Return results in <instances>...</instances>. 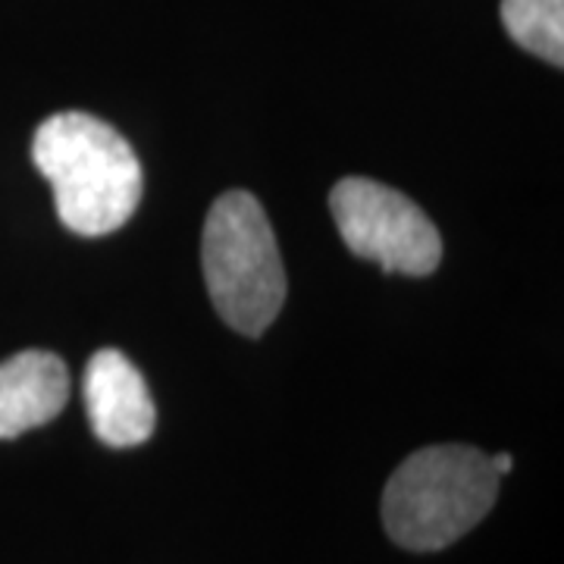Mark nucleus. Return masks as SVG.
Segmentation results:
<instances>
[{
	"mask_svg": "<svg viewBox=\"0 0 564 564\" xmlns=\"http://www.w3.org/2000/svg\"><path fill=\"white\" fill-rule=\"evenodd\" d=\"M489 462H492V467H496V474H499V477H505V474H511V467H514V462H511V455H492Z\"/></svg>",
	"mask_w": 564,
	"mask_h": 564,
	"instance_id": "obj_8",
	"label": "nucleus"
},
{
	"mask_svg": "<svg viewBox=\"0 0 564 564\" xmlns=\"http://www.w3.org/2000/svg\"><path fill=\"white\" fill-rule=\"evenodd\" d=\"M329 210L351 254L386 273L430 276L443 261V239L433 220L408 195L383 182L348 176L329 195Z\"/></svg>",
	"mask_w": 564,
	"mask_h": 564,
	"instance_id": "obj_4",
	"label": "nucleus"
},
{
	"mask_svg": "<svg viewBox=\"0 0 564 564\" xmlns=\"http://www.w3.org/2000/svg\"><path fill=\"white\" fill-rule=\"evenodd\" d=\"M202 267L210 302L242 336H261L280 317L285 270L273 226L251 192L220 195L202 239Z\"/></svg>",
	"mask_w": 564,
	"mask_h": 564,
	"instance_id": "obj_3",
	"label": "nucleus"
},
{
	"mask_svg": "<svg viewBox=\"0 0 564 564\" xmlns=\"http://www.w3.org/2000/svg\"><path fill=\"white\" fill-rule=\"evenodd\" d=\"M508 35L552 66L564 63V0H502Z\"/></svg>",
	"mask_w": 564,
	"mask_h": 564,
	"instance_id": "obj_7",
	"label": "nucleus"
},
{
	"mask_svg": "<svg viewBox=\"0 0 564 564\" xmlns=\"http://www.w3.org/2000/svg\"><path fill=\"white\" fill-rule=\"evenodd\" d=\"M499 474L480 448L430 445L399 464L383 492L389 536L411 552H436L484 521L499 496Z\"/></svg>",
	"mask_w": 564,
	"mask_h": 564,
	"instance_id": "obj_2",
	"label": "nucleus"
},
{
	"mask_svg": "<svg viewBox=\"0 0 564 564\" xmlns=\"http://www.w3.org/2000/svg\"><path fill=\"white\" fill-rule=\"evenodd\" d=\"M85 404L95 436L113 448H132L151 440L158 411L148 383L117 348H101L85 370Z\"/></svg>",
	"mask_w": 564,
	"mask_h": 564,
	"instance_id": "obj_5",
	"label": "nucleus"
},
{
	"mask_svg": "<svg viewBox=\"0 0 564 564\" xmlns=\"http://www.w3.org/2000/svg\"><path fill=\"white\" fill-rule=\"evenodd\" d=\"M32 161L51 182L61 223L76 236H110L132 220L141 202V163L110 122L82 110L44 120Z\"/></svg>",
	"mask_w": 564,
	"mask_h": 564,
	"instance_id": "obj_1",
	"label": "nucleus"
},
{
	"mask_svg": "<svg viewBox=\"0 0 564 564\" xmlns=\"http://www.w3.org/2000/svg\"><path fill=\"white\" fill-rule=\"evenodd\" d=\"M69 402V370L51 351H20L0 364V440L51 423Z\"/></svg>",
	"mask_w": 564,
	"mask_h": 564,
	"instance_id": "obj_6",
	"label": "nucleus"
}]
</instances>
